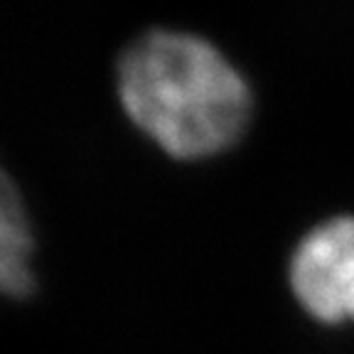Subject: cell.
I'll use <instances>...</instances> for the list:
<instances>
[{"instance_id": "1", "label": "cell", "mask_w": 354, "mask_h": 354, "mask_svg": "<svg viewBox=\"0 0 354 354\" xmlns=\"http://www.w3.org/2000/svg\"><path fill=\"white\" fill-rule=\"evenodd\" d=\"M116 91L126 118L177 160L232 150L254 118V91L224 52L185 30L155 28L118 57Z\"/></svg>"}, {"instance_id": "2", "label": "cell", "mask_w": 354, "mask_h": 354, "mask_svg": "<svg viewBox=\"0 0 354 354\" xmlns=\"http://www.w3.org/2000/svg\"><path fill=\"white\" fill-rule=\"evenodd\" d=\"M295 303L327 327L354 322V214H335L303 234L288 259Z\"/></svg>"}, {"instance_id": "3", "label": "cell", "mask_w": 354, "mask_h": 354, "mask_svg": "<svg viewBox=\"0 0 354 354\" xmlns=\"http://www.w3.org/2000/svg\"><path fill=\"white\" fill-rule=\"evenodd\" d=\"M32 261L35 234L28 207L10 175H6L0 197V283L8 298L25 300L35 293Z\"/></svg>"}]
</instances>
